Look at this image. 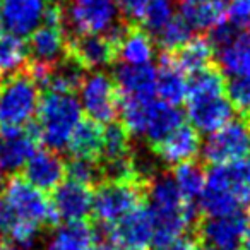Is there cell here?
<instances>
[{
	"label": "cell",
	"mask_w": 250,
	"mask_h": 250,
	"mask_svg": "<svg viewBox=\"0 0 250 250\" xmlns=\"http://www.w3.org/2000/svg\"><path fill=\"white\" fill-rule=\"evenodd\" d=\"M0 29H2V18H0Z\"/></svg>",
	"instance_id": "cell-43"
},
{
	"label": "cell",
	"mask_w": 250,
	"mask_h": 250,
	"mask_svg": "<svg viewBox=\"0 0 250 250\" xmlns=\"http://www.w3.org/2000/svg\"><path fill=\"white\" fill-rule=\"evenodd\" d=\"M120 96L134 100H154L156 94V69L151 63L127 65L120 63L113 72Z\"/></svg>",
	"instance_id": "cell-18"
},
{
	"label": "cell",
	"mask_w": 250,
	"mask_h": 250,
	"mask_svg": "<svg viewBox=\"0 0 250 250\" xmlns=\"http://www.w3.org/2000/svg\"><path fill=\"white\" fill-rule=\"evenodd\" d=\"M0 250H28V249H22L19 245H14V243L7 242V240H2L0 242Z\"/></svg>",
	"instance_id": "cell-38"
},
{
	"label": "cell",
	"mask_w": 250,
	"mask_h": 250,
	"mask_svg": "<svg viewBox=\"0 0 250 250\" xmlns=\"http://www.w3.org/2000/svg\"><path fill=\"white\" fill-rule=\"evenodd\" d=\"M22 177L43 192H52L67 177L65 161L57 151L38 149L22 167Z\"/></svg>",
	"instance_id": "cell-16"
},
{
	"label": "cell",
	"mask_w": 250,
	"mask_h": 250,
	"mask_svg": "<svg viewBox=\"0 0 250 250\" xmlns=\"http://www.w3.org/2000/svg\"><path fill=\"white\" fill-rule=\"evenodd\" d=\"M59 219L65 223L86 221L93 212V188L74 180L62 182L52 199Z\"/></svg>",
	"instance_id": "cell-15"
},
{
	"label": "cell",
	"mask_w": 250,
	"mask_h": 250,
	"mask_svg": "<svg viewBox=\"0 0 250 250\" xmlns=\"http://www.w3.org/2000/svg\"><path fill=\"white\" fill-rule=\"evenodd\" d=\"M153 178V177H151ZM151 178L139 180H104L93 192V214L103 228L113 226L134 209L147 202V185Z\"/></svg>",
	"instance_id": "cell-4"
},
{
	"label": "cell",
	"mask_w": 250,
	"mask_h": 250,
	"mask_svg": "<svg viewBox=\"0 0 250 250\" xmlns=\"http://www.w3.org/2000/svg\"><path fill=\"white\" fill-rule=\"evenodd\" d=\"M225 76H223L221 69L216 63H212L208 69H202L199 72L192 74V77L187 81L185 101L223 96L225 94Z\"/></svg>",
	"instance_id": "cell-28"
},
{
	"label": "cell",
	"mask_w": 250,
	"mask_h": 250,
	"mask_svg": "<svg viewBox=\"0 0 250 250\" xmlns=\"http://www.w3.org/2000/svg\"><path fill=\"white\" fill-rule=\"evenodd\" d=\"M250 154V117H238L229 120L221 129L212 132L206 141L202 156L204 163L228 165Z\"/></svg>",
	"instance_id": "cell-7"
},
{
	"label": "cell",
	"mask_w": 250,
	"mask_h": 250,
	"mask_svg": "<svg viewBox=\"0 0 250 250\" xmlns=\"http://www.w3.org/2000/svg\"><path fill=\"white\" fill-rule=\"evenodd\" d=\"M52 0H0L2 26L19 38L29 36L43 21Z\"/></svg>",
	"instance_id": "cell-13"
},
{
	"label": "cell",
	"mask_w": 250,
	"mask_h": 250,
	"mask_svg": "<svg viewBox=\"0 0 250 250\" xmlns=\"http://www.w3.org/2000/svg\"><path fill=\"white\" fill-rule=\"evenodd\" d=\"M160 160L170 167H177L185 161L195 160L201 151V137L190 124H182L171 130L167 137L151 146Z\"/></svg>",
	"instance_id": "cell-14"
},
{
	"label": "cell",
	"mask_w": 250,
	"mask_h": 250,
	"mask_svg": "<svg viewBox=\"0 0 250 250\" xmlns=\"http://www.w3.org/2000/svg\"><path fill=\"white\" fill-rule=\"evenodd\" d=\"M228 4L219 0H180V16L192 29H212L226 19Z\"/></svg>",
	"instance_id": "cell-23"
},
{
	"label": "cell",
	"mask_w": 250,
	"mask_h": 250,
	"mask_svg": "<svg viewBox=\"0 0 250 250\" xmlns=\"http://www.w3.org/2000/svg\"><path fill=\"white\" fill-rule=\"evenodd\" d=\"M219 67L229 76L250 74V28L240 29L238 35L218 52Z\"/></svg>",
	"instance_id": "cell-25"
},
{
	"label": "cell",
	"mask_w": 250,
	"mask_h": 250,
	"mask_svg": "<svg viewBox=\"0 0 250 250\" xmlns=\"http://www.w3.org/2000/svg\"><path fill=\"white\" fill-rule=\"evenodd\" d=\"M147 208L153 218V243L156 245L182 238L184 233L197 225L201 219V212L195 202L182 197L170 175L153 177L149 180Z\"/></svg>",
	"instance_id": "cell-1"
},
{
	"label": "cell",
	"mask_w": 250,
	"mask_h": 250,
	"mask_svg": "<svg viewBox=\"0 0 250 250\" xmlns=\"http://www.w3.org/2000/svg\"><path fill=\"white\" fill-rule=\"evenodd\" d=\"M65 55L84 70H94L117 60V46L104 35H67Z\"/></svg>",
	"instance_id": "cell-12"
},
{
	"label": "cell",
	"mask_w": 250,
	"mask_h": 250,
	"mask_svg": "<svg viewBox=\"0 0 250 250\" xmlns=\"http://www.w3.org/2000/svg\"><path fill=\"white\" fill-rule=\"evenodd\" d=\"M67 177L77 184L86 187H98L103 182V171L98 160H87V158H72L65 165Z\"/></svg>",
	"instance_id": "cell-32"
},
{
	"label": "cell",
	"mask_w": 250,
	"mask_h": 250,
	"mask_svg": "<svg viewBox=\"0 0 250 250\" xmlns=\"http://www.w3.org/2000/svg\"><path fill=\"white\" fill-rule=\"evenodd\" d=\"M226 19L240 29L250 28V0H229Z\"/></svg>",
	"instance_id": "cell-35"
},
{
	"label": "cell",
	"mask_w": 250,
	"mask_h": 250,
	"mask_svg": "<svg viewBox=\"0 0 250 250\" xmlns=\"http://www.w3.org/2000/svg\"><path fill=\"white\" fill-rule=\"evenodd\" d=\"M115 4L118 5V9H122V14L125 19L139 24L147 0H115Z\"/></svg>",
	"instance_id": "cell-36"
},
{
	"label": "cell",
	"mask_w": 250,
	"mask_h": 250,
	"mask_svg": "<svg viewBox=\"0 0 250 250\" xmlns=\"http://www.w3.org/2000/svg\"><path fill=\"white\" fill-rule=\"evenodd\" d=\"M242 243H243V249H245V250H250V226H247L245 233H243Z\"/></svg>",
	"instance_id": "cell-39"
},
{
	"label": "cell",
	"mask_w": 250,
	"mask_h": 250,
	"mask_svg": "<svg viewBox=\"0 0 250 250\" xmlns=\"http://www.w3.org/2000/svg\"><path fill=\"white\" fill-rule=\"evenodd\" d=\"M101 147H103V127L93 118H81L76 129L72 130L67 143L72 158H87V160H100Z\"/></svg>",
	"instance_id": "cell-21"
},
{
	"label": "cell",
	"mask_w": 250,
	"mask_h": 250,
	"mask_svg": "<svg viewBox=\"0 0 250 250\" xmlns=\"http://www.w3.org/2000/svg\"><path fill=\"white\" fill-rule=\"evenodd\" d=\"M194 243L192 240L188 238H178V240H173L170 243H163V245H156L154 249H149V250H194Z\"/></svg>",
	"instance_id": "cell-37"
},
{
	"label": "cell",
	"mask_w": 250,
	"mask_h": 250,
	"mask_svg": "<svg viewBox=\"0 0 250 250\" xmlns=\"http://www.w3.org/2000/svg\"><path fill=\"white\" fill-rule=\"evenodd\" d=\"M40 144L42 143H40V134L35 122L22 129L2 130L0 132V168L11 173L19 171L38 151Z\"/></svg>",
	"instance_id": "cell-11"
},
{
	"label": "cell",
	"mask_w": 250,
	"mask_h": 250,
	"mask_svg": "<svg viewBox=\"0 0 250 250\" xmlns=\"http://www.w3.org/2000/svg\"><path fill=\"white\" fill-rule=\"evenodd\" d=\"M0 204L12 216L42 226H55L60 221L45 192L36 188L22 175H12L0 188Z\"/></svg>",
	"instance_id": "cell-5"
},
{
	"label": "cell",
	"mask_w": 250,
	"mask_h": 250,
	"mask_svg": "<svg viewBox=\"0 0 250 250\" xmlns=\"http://www.w3.org/2000/svg\"><path fill=\"white\" fill-rule=\"evenodd\" d=\"M4 170H2V168H0V188H2V185H4Z\"/></svg>",
	"instance_id": "cell-42"
},
{
	"label": "cell",
	"mask_w": 250,
	"mask_h": 250,
	"mask_svg": "<svg viewBox=\"0 0 250 250\" xmlns=\"http://www.w3.org/2000/svg\"><path fill=\"white\" fill-rule=\"evenodd\" d=\"M104 231L110 245L117 250H149L154 242V229L147 202L113 226L104 228Z\"/></svg>",
	"instance_id": "cell-9"
},
{
	"label": "cell",
	"mask_w": 250,
	"mask_h": 250,
	"mask_svg": "<svg viewBox=\"0 0 250 250\" xmlns=\"http://www.w3.org/2000/svg\"><path fill=\"white\" fill-rule=\"evenodd\" d=\"M156 93L168 104H180L187 94V79L175 63L170 52H160V67L156 70Z\"/></svg>",
	"instance_id": "cell-19"
},
{
	"label": "cell",
	"mask_w": 250,
	"mask_h": 250,
	"mask_svg": "<svg viewBox=\"0 0 250 250\" xmlns=\"http://www.w3.org/2000/svg\"><path fill=\"white\" fill-rule=\"evenodd\" d=\"M206 177H208L206 165L199 161L197 158L177 165L173 168V175H171L182 197L190 202H195V199L201 197L206 185Z\"/></svg>",
	"instance_id": "cell-27"
},
{
	"label": "cell",
	"mask_w": 250,
	"mask_h": 250,
	"mask_svg": "<svg viewBox=\"0 0 250 250\" xmlns=\"http://www.w3.org/2000/svg\"><path fill=\"white\" fill-rule=\"evenodd\" d=\"M201 242L214 250H236L243 233L249 226V218L242 211L216 218H201L197 225Z\"/></svg>",
	"instance_id": "cell-10"
},
{
	"label": "cell",
	"mask_w": 250,
	"mask_h": 250,
	"mask_svg": "<svg viewBox=\"0 0 250 250\" xmlns=\"http://www.w3.org/2000/svg\"><path fill=\"white\" fill-rule=\"evenodd\" d=\"M154 57V40L137 22H130L117 46V59L127 65H144Z\"/></svg>",
	"instance_id": "cell-20"
},
{
	"label": "cell",
	"mask_w": 250,
	"mask_h": 250,
	"mask_svg": "<svg viewBox=\"0 0 250 250\" xmlns=\"http://www.w3.org/2000/svg\"><path fill=\"white\" fill-rule=\"evenodd\" d=\"M122 19L115 0H69L63 12L67 35H106Z\"/></svg>",
	"instance_id": "cell-6"
},
{
	"label": "cell",
	"mask_w": 250,
	"mask_h": 250,
	"mask_svg": "<svg viewBox=\"0 0 250 250\" xmlns=\"http://www.w3.org/2000/svg\"><path fill=\"white\" fill-rule=\"evenodd\" d=\"M173 16L170 0H147L146 9L143 12L139 24L146 31L158 33Z\"/></svg>",
	"instance_id": "cell-34"
},
{
	"label": "cell",
	"mask_w": 250,
	"mask_h": 250,
	"mask_svg": "<svg viewBox=\"0 0 250 250\" xmlns=\"http://www.w3.org/2000/svg\"><path fill=\"white\" fill-rule=\"evenodd\" d=\"M192 38V28L180 14L171 16L170 21L156 33V43L161 52H175Z\"/></svg>",
	"instance_id": "cell-31"
},
{
	"label": "cell",
	"mask_w": 250,
	"mask_h": 250,
	"mask_svg": "<svg viewBox=\"0 0 250 250\" xmlns=\"http://www.w3.org/2000/svg\"><path fill=\"white\" fill-rule=\"evenodd\" d=\"M194 250H214V249H211L209 245H206L204 242H199L197 245L194 247Z\"/></svg>",
	"instance_id": "cell-40"
},
{
	"label": "cell",
	"mask_w": 250,
	"mask_h": 250,
	"mask_svg": "<svg viewBox=\"0 0 250 250\" xmlns=\"http://www.w3.org/2000/svg\"><path fill=\"white\" fill-rule=\"evenodd\" d=\"M182 124H184V113L180 108L175 104L165 103V101L153 100L149 106V117H147L144 137L153 146L154 143L167 137L171 130H175Z\"/></svg>",
	"instance_id": "cell-26"
},
{
	"label": "cell",
	"mask_w": 250,
	"mask_h": 250,
	"mask_svg": "<svg viewBox=\"0 0 250 250\" xmlns=\"http://www.w3.org/2000/svg\"><path fill=\"white\" fill-rule=\"evenodd\" d=\"M187 115L190 125L197 132L212 134L231 120L233 106L223 94L216 98L187 101Z\"/></svg>",
	"instance_id": "cell-17"
},
{
	"label": "cell",
	"mask_w": 250,
	"mask_h": 250,
	"mask_svg": "<svg viewBox=\"0 0 250 250\" xmlns=\"http://www.w3.org/2000/svg\"><path fill=\"white\" fill-rule=\"evenodd\" d=\"M132 154L130 151V134L122 122H111L103 129V147L98 161H113Z\"/></svg>",
	"instance_id": "cell-29"
},
{
	"label": "cell",
	"mask_w": 250,
	"mask_h": 250,
	"mask_svg": "<svg viewBox=\"0 0 250 250\" xmlns=\"http://www.w3.org/2000/svg\"><path fill=\"white\" fill-rule=\"evenodd\" d=\"M96 233L87 221L65 223L53 229L46 250H94Z\"/></svg>",
	"instance_id": "cell-22"
},
{
	"label": "cell",
	"mask_w": 250,
	"mask_h": 250,
	"mask_svg": "<svg viewBox=\"0 0 250 250\" xmlns=\"http://www.w3.org/2000/svg\"><path fill=\"white\" fill-rule=\"evenodd\" d=\"M94 250H117V249H113L111 245H103V247H96Z\"/></svg>",
	"instance_id": "cell-41"
},
{
	"label": "cell",
	"mask_w": 250,
	"mask_h": 250,
	"mask_svg": "<svg viewBox=\"0 0 250 250\" xmlns=\"http://www.w3.org/2000/svg\"><path fill=\"white\" fill-rule=\"evenodd\" d=\"M40 87L29 70H19L0 77V132L22 129L38 111Z\"/></svg>",
	"instance_id": "cell-2"
},
{
	"label": "cell",
	"mask_w": 250,
	"mask_h": 250,
	"mask_svg": "<svg viewBox=\"0 0 250 250\" xmlns=\"http://www.w3.org/2000/svg\"><path fill=\"white\" fill-rule=\"evenodd\" d=\"M28 46L22 38L11 33L0 35V77L12 74L26 65Z\"/></svg>",
	"instance_id": "cell-30"
},
{
	"label": "cell",
	"mask_w": 250,
	"mask_h": 250,
	"mask_svg": "<svg viewBox=\"0 0 250 250\" xmlns=\"http://www.w3.org/2000/svg\"><path fill=\"white\" fill-rule=\"evenodd\" d=\"M79 93L87 118L106 125L115 122L120 110V91L113 77L103 72L89 74L84 77Z\"/></svg>",
	"instance_id": "cell-8"
},
{
	"label": "cell",
	"mask_w": 250,
	"mask_h": 250,
	"mask_svg": "<svg viewBox=\"0 0 250 250\" xmlns=\"http://www.w3.org/2000/svg\"><path fill=\"white\" fill-rule=\"evenodd\" d=\"M225 93L233 110L240 117H250V74L245 76H231L225 84Z\"/></svg>",
	"instance_id": "cell-33"
},
{
	"label": "cell",
	"mask_w": 250,
	"mask_h": 250,
	"mask_svg": "<svg viewBox=\"0 0 250 250\" xmlns=\"http://www.w3.org/2000/svg\"><path fill=\"white\" fill-rule=\"evenodd\" d=\"M170 53L184 74H195L202 69H208L212 65L214 59V48L204 35H192L188 42Z\"/></svg>",
	"instance_id": "cell-24"
},
{
	"label": "cell",
	"mask_w": 250,
	"mask_h": 250,
	"mask_svg": "<svg viewBox=\"0 0 250 250\" xmlns=\"http://www.w3.org/2000/svg\"><path fill=\"white\" fill-rule=\"evenodd\" d=\"M38 118L35 120L40 143L50 151H60L67 146L69 137L81 120V104L76 94L45 91L40 100Z\"/></svg>",
	"instance_id": "cell-3"
}]
</instances>
